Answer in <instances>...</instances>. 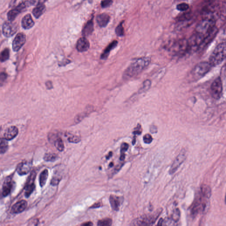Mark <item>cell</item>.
I'll return each instance as SVG.
<instances>
[{
  "label": "cell",
  "mask_w": 226,
  "mask_h": 226,
  "mask_svg": "<svg viewBox=\"0 0 226 226\" xmlns=\"http://www.w3.org/2000/svg\"><path fill=\"white\" fill-rule=\"evenodd\" d=\"M151 62L148 57H142L134 60L126 69L123 73L124 79L129 80L134 78L142 73Z\"/></svg>",
  "instance_id": "6da1fadb"
},
{
  "label": "cell",
  "mask_w": 226,
  "mask_h": 226,
  "mask_svg": "<svg viewBox=\"0 0 226 226\" xmlns=\"http://www.w3.org/2000/svg\"><path fill=\"white\" fill-rule=\"evenodd\" d=\"M226 43L219 44L213 51L209 57V62L212 66H217L220 64L226 58Z\"/></svg>",
  "instance_id": "7a4b0ae2"
},
{
  "label": "cell",
  "mask_w": 226,
  "mask_h": 226,
  "mask_svg": "<svg viewBox=\"0 0 226 226\" xmlns=\"http://www.w3.org/2000/svg\"><path fill=\"white\" fill-rule=\"evenodd\" d=\"M209 199L203 197L200 193L198 195L192 205L191 213L193 217H196L198 214L205 213L209 208Z\"/></svg>",
  "instance_id": "3957f363"
},
{
  "label": "cell",
  "mask_w": 226,
  "mask_h": 226,
  "mask_svg": "<svg viewBox=\"0 0 226 226\" xmlns=\"http://www.w3.org/2000/svg\"><path fill=\"white\" fill-rule=\"evenodd\" d=\"M216 21L214 20L202 19L196 26L195 31L205 35L206 39L207 37L216 27Z\"/></svg>",
  "instance_id": "277c9868"
},
{
  "label": "cell",
  "mask_w": 226,
  "mask_h": 226,
  "mask_svg": "<svg viewBox=\"0 0 226 226\" xmlns=\"http://www.w3.org/2000/svg\"><path fill=\"white\" fill-rule=\"evenodd\" d=\"M172 54L176 56L185 55L190 51L188 40L182 39L177 41L169 48Z\"/></svg>",
  "instance_id": "5b68a950"
},
{
  "label": "cell",
  "mask_w": 226,
  "mask_h": 226,
  "mask_svg": "<svg viewBox=\"0 0 226 226\" xmlns=\"http://www.w3.org/2000/svg\"><path fill=\"white\" fill-rule=\"evenodd\" d=\"M212 67L209 62H201L195 66L191 73L195 79H199L206 75L210 71Z\"/></svg>",
  "instance_id": "8992f818"
},
{
  "label": "cell",
  "mask_w": 226,
  "mask_h": 226,
  "mask_svg": "<svg viewBox=\"0 0 226 226\" xmlns=\"http://www.w3.org/2000/svg\"><path fill=\"white\" fill-rule=\"evenodd\" d=\"M162 212V209H158L156 213L149 216H145L141 217L140 218L136 219L132 222V225H151L156 221L159 215Z\"/></svg>",
  "instance_id": "52a82bcc"
},
{
  "label": "cell",
  "mask_w": 226,
  "mask_h": 226,
  "mask_svg": "<svg viewBox=\"0 0 226 226\" xmlns=\"http://www.w3.org/2000/svg\"><path fill=\"white\" fill-rule=\"evenodd\" d=\"M223 89L221 79L220 77H217L211 84V93L213 97L217 100L220 99L222 94Z\"/></svg>",
  "instance_id": "ba28073f"
},
{
  "label": "cell",
  "mask_w": 226,
  "mask_h": 226,
  "mask_svg": "<svg viewBox=\"0 0 226 226\" xmlns=\"http://www.w3.org/2000/svg\"><path fill=\"white\" fill-rule=\"evenodd\" d=\"M187 156V152L185 151V149H183L172 164L169 170V173L170 175H173L178 170V168H180V166L186 160Z\"/></svg>",
  "instance_id": "9c48e42d"
},
{
  "label": "cell",
  "mask_w": 226,
  "mask_h": 226,
  "mask_svg": "<svg viewBox=\"0 0 226 226\" xmlns=\"http://www.w3.org/2000/svg\"><path fill=\"white\" fill-rule=\"evenodd\" d=\"M18 30V25L13 21H6L3 25V34L6 37L13 36L17 32Z\"/></svg>",
  "instance_id": "30bf717a"
},
{
  "label": "cell",
  "mask_w": 226,
  "mask_h": 226,
  "mask_svg": "<svg viewBox=\"0 0 226 226\" xmlns=\"http://www.w3.org/2000/svg\"><path fill=\"white\" fill-rule=\"evenodd\" d=\"M28 3L27 2H22L17 6L9 11L7 15L9 20L10 21H13L17 16L27 8L28 5Z\"/></svg>",
  "instance_id": "8fae6325"
},
{
  "label": "cell",
  "mask_w": 226,
  "mask_h": 226,
  "mask_svg": "<svg viewBox=\"0 0 226 226\" xmlns=\"http://www.w3.org/2000/svg\"><path fill=\"white\" fill-rule=\"evenodd\" d=\"M26 41V36L23 33L18 34L13 42V49L15 52L18 51Z\"/></svg>",
  "instance_id": "7c38bea8"
},
{
  "label": "cell",
  "mask_w": 226,
  "mask_h": 226,
  "mask_svg": "<svg viewBox=\"0 0 226 226\" xmlns=\"http://www.w3.org/2000/svg\"><path fill=\"white\" fill-rule=\"evenodd\" d=\"M31 164L29 162H22L19 164L17 168V172L20 176L27 175L30 172Z\"/></svg>",
  "instance_id": "4fadbf2b"
},
{
  "label": "cell",
  "mask_w": 226,
  "mask_h": 226,
  "mask_svg": "<svg viewBox=\"0 0 226 226\" xmlns=\"http://www.w3.org/2000/svg\"><path fill=\"white\" fill-rule=\"evenodd\" d=\"M109 201L111 207L115 211H118L123 202V198L112 195H110L109 197Z\"/></svg>",
  "instance_id": "5bb4252c"
},
{
  "label": "cell",
  "mask_w": 226,
  "mask_h": 226,
  "mask_svg": "<svg viewBox=\"0 0 226 226\" xmlns=\"http://www.w3.org/2000/svg\"><path fill=\"white\" fill-rule=\"evenodd\" d=\"M28 203L25 200H22L16 203L12 208L11 212L13 213L18 214L25 210L27 207Z\"/></svg>",
  "instance_id": "9a60e30c"
},
{
  "label": "cell",
  "mask_w": 226,
  "mask_h": 226,
  "mask_svg": "<svg viewBox=\"0 0 226 226\" xmlns=\"http://www.w3.org/2000/svg\"><path fill=\"white\" fill-rule=\"evenodd\" d=\"M90 47V43L88 40L85 37H82L79 39L76 44V49L80 52L86 51Z\"/></svg>",
  "instance_id": "2e32d148"
},
{
  "label": "cell",
  "mask_w": 226,
  "mask_h": 226,
  "mask_svg": "<svg viewBox=\"0 0 226 226\" xmlns=\"http://www.w3.org/2000/svg\"><path fill=\"white\" fill-rule=\"evenodd\" d=\"M18 134V129L15 126H12L6 130L4 133V137L8 140H12L16 137Z\"/></svg>",
  "instance_id": "e0dca14e"
},
{
  "label": "cell",
  "mask_w": 226,
  "mask_h": 226,
  "mask_svg": "<svg viewBox=\"0 0 226 226\" xmlns=\"http://www.w3.org/2000/svg\"><path fill=\"white\" fill-rule=\"evenodd\" d=\"M22 26L25 29H29L31 28L34 26L35 22L32 18L31 15L28 14L24 17L21 22Z\"/></svg>",
  "instance_id": "ac0fdd59"
},
{
  "label": "cell",
  "mask_w": 226,
  "mask_h": 226,
  "mask_svg": "<svg viewBox=\"0 0 226 226\" xmlns=\"http://www.w3.org/2000/svg\"><path fill=\"white\" fill-rule=\"evenodd\" d=\"M110 17L107 14L102 13L98 15L96 18V21L99 27L104 28L109 23Z\"/></svg>",
  "instance_id": "d6986e66"
},
{
  "label": "cell",
  "mask_w": 226,
  "mask_h": 226,
  "mask_svg": "<svg viewBox=\"0 0 226 226\" xmlns=\"http://www.w3.org/2000/svg\"><path fill=\"white\" fill-rule=\"evenodd\" d=\"M13 187V183L10 177H8L5 180L3 185L2 195L4 197L8 196L10 193Z\"/></svg>",
  "instance_id": "ffe728a7"
},
{
  "label": "cell",
  "mask_w": 226,
  "mask_h": 226,
  "mask_svg": "<svg viewBox=\"0 0 226 226\" xmlns=\"http://www.w3.org/2000/svg\"><path fill=\"white\" fill-rule=\"evenodd\" d=\"M94 31V23L93 18L88 21L84 26L82 30V35L84 37L90 35Z\"/></svg>",
  "instance_id": "44dd1931"
},
{
  "label": "cell",
  "mask_w": 226,
  "mask_h": 226,
  "mask_svg": "<svg viewBox=\"0 0 226 226\" xmlns=\"http://www.w3.org/2000/svg\"><path fill=\"white\" fill-rule=\"evenodd\" d=\"M117 43H118V42H117V41L114 40L109 44V45L106 47V48L105 49V50H104V51L102 54L101 56L102 59H106L108 57L110 51L112 50L114 48L117 46Z\"/></svg>",
  "instance_id": "7402d4cb"
},
{
  "label": "cell",
  "mask_w": 226,
  "mask_h": 226,
  "mask_svg": "<svg viewBox=\"0 0 226 226\" xmlns=\"http://www.w3.org/2000/svg\"><path fill=\"white\" fill-rule=\"evenodd\" d=\"M200 194L206 198L209 199L212 195L210 187L206 184H203L200 187Z\"/></svg>",
  "instance_id": "603a6c76"
},
{
  "label": "cell",
  "mask_w": 226,
  "mask_h": 226,
  "mask_svg": "<svg viewBox=\"0 0 226 226\" xmlns=\"http://www.w3.org/2000/svg\"><path fill=\"white\" fill-rule=\"evenodd\" d=\"M46 10V7L43 4L36 6L35 7L33 10V15L36 18H39L45 12Z\"/></svg>",
  "instance_id": "cb8c5ba5"
},
{
  "label": "cell",
  "mask_w": 226,
  "mask_h": 226,
  "mask_svg": "<svg viewBox=\"0 0 226 226\" xmlns=\"http://www.w3.org/2000/svg\"><path fill=\"white\" fill-rule=\"evenodd\" d=\"M48 171L47 169H45L40 175L39 181L41 187H43L45 185L48 177Z\"/></svg>",
  "instance_id": "d4e9b609"
},
{
  "label": "cell",
  "mask_w": 226,
  "mask_h": 226,
  "mask_svg": "<svg viewBox=\"0 0 226 226\" xmlns=\"http://www.w3.org/2000/svg\"><path fill=\"white\" fill-rule=\"evenodd\" d=\"M54 145L57 149L60 152H62L65 149L64 144L63 140L60 137H59L57 135L54 141Z\"/></svg>",
  "instance_id": "484cf974"
},
{
  "label": "cell",
  "mask_w": 226,
  "mask_h": 226,
  "mask_svg": "<svg viewBox=\"0 0 226 226\" xmlns=\"http://www.w3.org/2000/svg\"><path fill=\"white\" fill-rule=\"evenodd\" d=\"M9 147L8 140L6 138H0V154L6 153Z\"/></svg>",
  "instance_id": "4316f807"
},
{
  "label": "cell",
  "mask_w": 226,
  "mask_h": 226,
  "mask_svg": "<svg viewBox=\"0 0 226 226\" xmlns=\"http://www.w3.org/2000/svg\"><path fill=\"white\" fill-rule=\"evenodd\" d=\"M35 189L34 183H27L25 186V196L26 198L30 197Z\"/></svg>",
  "instance_id": "83f0119b"
},
{
  "label": "cell",
  "mask_w": 226,
  "mask_h": 226,
  "mask_svg": "<svg viewBox=\"0 0 226 226\" xmlns=\"http://www.w3.org/2000/svg\"><path fill=\"white\" fill-rule=\"evenodd\" d=\"M58 157L55 153H46L44 156V160L47 162H54L57 160Z\"/></svg>",
  "instance_id": "f1b7e54d"
},
{
  "label": "cell",
  "mask_w": 226,
  "mask_h": 226,
  "mask_svg": "<svg viewBox=\"0 0 226 226\" xmlns=\"http://www.w3.org/2000/svg\"><path fill=\"white\" fill-rule=\"evenodd\" d=\"M10 56V52L9 49L6 48L0 53V61L5 62L9 59Z\"/></svg>",
  "instance_id": "f546056e"
},
{
  "label": "cell",
  "mask_w": 226,
  "mask_h": 226,
  "mask_svg": "<svg viewBox=\"0 0 226 226\" xmlns=\"http://www.w3.org/2000/svg\"><path fill=\"white\" fill-rule=\"evenodd\" d=\"M123 22L120 23L115 29V33L118 36H122L124 35L125 32L123 27Z\"/></svg>",
  "instance_id": "4dcf8cb0"
},
{
  "label": "cell",
  "mask_w": 226,
  "mask_h": 226,
  "mask_svg": "<svg viewBox=\"0 0 226 226\" xmlns=\"http://www.w3.org/2000/svg\"><path fill=\"white\" fill-rule=\"evenodd\" d=\"M180 211L179 209H176L173 211L172 215V220L174 222L177 223L180 220Z\"/></svg>",
  "instance_id": "1f68e13d"
},
{
  "label": "cell",
  "mask_w": 226,
  "mask_h": 226,
  "mask_svg": "<svg viewBox=\"0 0 226 226\" xmlns=\"http://www.w3.org/2000/svg\"><path fill=\"white\" fill-rule=\"evenodd\" d=\"M112 220L111 219L106 218L98 221V225L100 226H109L112 225Z\"/></svg>",
  "instance_id": "d6a6232c"
},
{
  "label": "cell",
  "mask_w": 226,
  "mask_h": 226,
  "mask_svg": "<svg viewBox=\"0 0 226 226\" xmlns=\"http://www.w3.org/2000/svg\"><path fill=\"white\" fill-rule=\"evenodd\" d=\"M189 9V5L186 3H182L179 4L177 6V10L181 12L186 11Z\"/></svg>",
  "instance_id": "836d02e7"
},
{
  "label": "cell",
  "mask_w": 226,
  "mask_h": 226,
  "mask_svg": "<svg viewBox=\"0 0 226 226\" xmlns=\"http://www.w3.org/2000/svg\"><path fill=\"white\" fill-rule=\"evenodd\" d=\"M151 85V82L149 80H147L143 83V87L140 91L141 92H144L149 89Z\"/></svg>",
  "instance_id": "e575fe53"
},
{
  "label": "cell",
  "mask_w": 226,
  "mask_h": 226,
  "mask_svg": "<svg viewBox=\"0 0 226 226\" xmlns=\"http://www.w3.org/2000/svg\"><path fill=\"white\" fill-rule=\"evenodd\" d=\"M68 140L70 143H78L81 140V138L79 136L72 135L69 137Z\"/></svg>",
  "instance_id": "d590c367"
},
{
  "label": "cell",
  "mask_w": 226,
  "mask_h": 226,
  "mask_svg": "<svg viewBox=\"0 0 226 226\" xmlns=\"http://www.w3.org/2000/svg\"><path fill=\"white\" fill-rule=\"evenodd\" d=\"M7 78V75L4 72L0 73V87L2 86Z\"/></svg>",
  "instance_id": "8d00e7d4"
},
{
  "label": "cell",
  "mask_w": 226,
  "mask_h": 226,
  "mask_svg": "<svg viewBox=\"0 0 226 226\" xmlns=\"http://www.w3.org/2000/svg\"><path fill=\"white\" fill-rule=\"evenodd\" d=\"M113 3V0H102L101 2V7L106 8L110 6Z\"/></svg>",
  "instance_id": "74e56055"
},
{
  "label": "cell",
  "mask_w": 226,
  "mask_h": 226,
  "mask_svg": "<svg viewBox=\"0 0 226 226\" xmlns=\"http://www.w3.org/2000/svg\"><path fill=\"white\" fill-rule=\"evenodd\" d=\"M153 140L152 136L149 134H146L143 136V140L146 144H150Z\"/></svg>",
  "instance_id": "f35d334b"
},
{
  "label": "cell",
  "mask_w": 226,
  "mask_h": 226,
  "mask_svg": "<svg viewBox=\"0 0 226 226\" xmlns=\"http://www.w3.org/2000/svg\"><path fill=\"white\" fill-rule=\"evenodd\" d=\"M46 0H30L29 4L32 6H37L43 4Z\"/></svg>",
  "instance_id": "ab89813d"
},
{
  "label": "cell",
  "mask_w": 226,
  "mask_h": 226,
  "mask_svg": "<svg viewBox=\"0 0 226 226\" xmlns=\"http://www.w3.org/2000/svg\"><path fill=\"white\" fill-rule=\"evenodd\" d=\"M61 179V178H60L59 177H53V179H52L51 181V184L54 186H57L60 182Z\"/></svg>",
  "instance_id": "60d3db41"
},
{
  "label": "cell",
  "mask_w": 226,
  "mask_h": 226,
  "mask_svg": "<svg viewBox=\"0 0 226 226\" xmlns=\"http://www.w3.org/2000/svg\"><path fill=\"white\" fill-rule=\"evenodd\" d=\"M129 144L126 143H123L121 144V153H125V152L127 151L129 148Z\"/></svg>",
  "instance_id": "b9f144b4"
},
{
  "label": "cell",
  "mask_w": 226,
  "mask_h": 226,
  "mask_svg": "<svg viewBox=\"0 0 226 226\" xmlns=\"http://www.w3.org/2000/svg\"><path fill=\"white\" fill-rule=\"evenodd\" d=\"M141 133H142V129H141V126L140 125H137V127L134 129L133 133L134 135H140Z\"/></svg>",
  "instance_id": "7bdbcfd3"
},
{
  "label": "cell",
  "mask_w": 226,
  "mask_h": 226,
  "mask_svg": "<svg viewBox=\"0 0 226 226\" xmlns=\"http://www.w3.org/2000/svg\"><path fill=\"white\" fill-rule=\"evenodd\" d=\"M102 204L101 202H97L95 203L92 205L91 207H90L91 209H95V208H98L99 207H102Z\"/></svg>",
  "instance_id": "ee69618b"
},
{
  "label": "cell",
  "mask_w": 226,
  "mask_h": 226,
  "mask_svg": "<svg viewBox=\"0 0 226 226\" xmlns=\"http://www.w3.org/2000/svg\"><path fill=\"white\" fill-rule=\"evenodd\" d=\"M46 87H47L48 89H51L53 88V84L52 82L50 81H47L46 83Z\"/></svg>",
  "instance_id": "f6af8a7d"
},
{
  "label": "cell",
  "mask_w": 226,
  "mask_h": 226,
  "mask_svg": "<svg viewBox=\"0 0 226 226\" xmlns=\"http://www.w3.org/2000/svg\"><path fill=\"white\" fill-rule=\"evenodd\" d=\"M92 225H93V224L91 222H88L85 223L81 224V226H91Z\"/></svg>",
  "instance_id": "bcb514c9"
},
{
  "label": "cell",
  "mask_w": 226,
  "mask_h": 226,
  "mask_svg": "<svg viewBox=\"0 0 226 226\" xmlns=\"http://www.w3.org/2000/svg\"><path fill=\"white\" fill-rule=\"evenodd\" d=\"M125 153H121V156H120V159L121 161H123L125 159Z\"/></svg>",
  "instance_id": "7dc6e473"
},
{
  "label": "cell",
  "mask_w": 226,
  "mask_h": 226,
  "mask_svg": "<svg viewBox=\"0 0 226 226\" xmlns=\"http://www.w3.org/2000/svg\"><path fill=\"white\" fill-rule=\"evenodd\" d=\"M163 221H164L163 219L162 218L160 219L157 225H162L163 224Z\"/></svg>",
  "instance_id": "c3c4849f"
},
{
  "label": "cell",
  "mask_w": 226,
  "mask_h": 226,
  "mask_svg": "<svg viewBox=\"0 0 226 226\" xmlns=\"http://www.w3.org/2000/svg\"><path fill=\"white\" fill-rule=\"evenodd\" d=\"M152 129H151V132L152 133H153V130H155V132H156V131H157V129H156V127H153V126H152Z\"/></svg>",
  "instance_id": "681fc988"
},
{
  "label": "cell",
  "mask_w": 226,
  "mask_h": 226,
  "mask_svg": "<svg viewBox=\"0 0 226 226\" xmlns=\"http://www.w3.org/2000/svg\"><path fill=\"white\" fill-rule=\"evenodd\" d=\"M112 152H110V153H109V155H108V156H107V157H106V159H109V158H110L111 156H112Z\"/></svg>",
  "instance_id": "f907efd6"
},
{
  "label": "cell",
  "mask_w": 226,
  "mask_h": 226,
  "mask_svg": "<svg viewBox=\"0 0 226 226\" xmlns=\"http://www.w3.org/2000/svg\"><path fill=\"white\" fill-rule=\"evenodd\" d=\"M113 164L112 163H111V164H109V166H110V167H112V166H113Z\"/></svg>",
  "instance_id": "816d5d0a"
}]
</instances>
